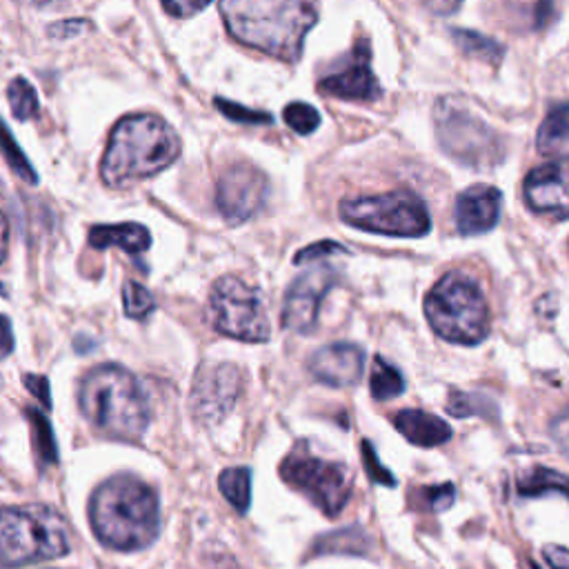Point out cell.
Here are the masks:
<instances>
[{"label":"cell","mask_w":569,"mask_h":569,"mask_svg":"<svg viewBox=\"0 0 569 569\" xmlns=\"http://www.w3.org/2000/svg\"><path fill=\"white\" fill-rule=\"evenodd\" d=\"M267 176L253 164H233L218 178L216 207L229 224L251 218L267 198Z\"/></svg>","instance_id":"7c38bea8"},{"label":"cell","mask_w":569,"mask_h":569,"mask_svg":"<svg viewBox=\"0 0 569 569\" xmlns=\"http://www.w3.org/2000/svg\"><path fill=\"white\" fill-rule=\"evenodd\" d=\"M336 280L338 271L329 264H316L302 271L284 293L282 327L296 333H309L318 322L322 298L336 284Z\"/></svg>","instance_id":"8fae6325"},{"label":"cell","mask_w":569,"mask_h":569,"mask_svg":"<svg viewBox=\"0 0 569 569\" xmlns=\"http://www.w3.org/2000/svg\"><path fill=\"white\" fill-rule=\"evenodd\" d=\"M227 31L242 44L282 60H298L318 13L298 0H224L218 4Z\"/></svg>","instance_id":"7a4b0ae2"},{"label":"cell","mask_w":569,"mask_h":569,"mask_svg":"<svg viewBox=\"0 0 569 569\" xmlns=\"http://www.w3.org/2000/svg\"><path fill=\"white\" fill-rule=\"evenodd\" d=\"M209 4L207 2H162V9L171 16H178V18H189L202 9H207Z\"/></svg>","instance_id":"f35d334b"},{"label":"cell","mask_w":569,"mask_h":569,"mask_svg":"<svg viewBox=\"0 0 569 569\" xmlns=\"http://www.w3.org/2000/svg\"><path fill=\"white\" fill-rule=\"evenodd\" d=\"M240 393V371L233 365L220 362L204 371L193 382L191 407L200 420H220L229 413Z\"/></svg>","instance_id":"5bb4252c"},{"label":"cell","mask_w":569,"mask_h":569,"mask_svg":"<svg viewBox=\"0 0 569 569\" xmlns=\"http://www.w3.org/2000/svg\"><path fill=\"white\" fill-rule=\"evenodd\" d=\"M213 104L224 118H229L233 122H242V124H269L271 122V113L260 111V109H249L240 102H231V100H224V98H213Z\"/></svg>","instance_id":"4dcf8cb0"},{"label":"cell","mask_w":569,"mask_h":569,"mask_svg":"<svg viewBox=\"0 0 569 569\" xmlns=\"http://www.w3.org/2000/svg\"><path fill=\"white\" fill-rule=\"evenodd\" d=\"M542 553L551 569H569V549L558 547V545H547L542 549Z\"/></svg>","instance_id":"74e56055"},{"label":"cell","mask_w":569,"mask_h":569,"mask_svg":"<svg viewBox=\"0 0 569 569\" xmlns=\"http://www.w3.org/2000/svg\"><path fill=\"white\" fill-rule=\"evenodd\" d=\"M365 369V351L351 342H331L309 358V371L329 387H351Z\"/></svg>","instance_id":"2e32d148"},{"label":"cell","mask_w":569,"mask_h":569,"mask_svg":"<svg viewBox=\"0 0 569 569\" xmlns=\"http://www.w3.org/2000/svg\"><path fill=\"white\" fill-rule=\"evenodd\" d=\"M282 118L300 136L313 133L318 129V124H320V113L309 102H289L282 109Z\"/></svg>","instance_id":"4316f807"},{"label":"cell","mask_w":569,"mask_h":569,"mask_svg":"<svg viewBox=\"0 0 569 569\" xmlns=\"http://www.w3.org/2000/svg\"><path fill=\"white\" fill-rule=\"evenodd\" d=\"M431 329L456 345H478L489 333V309L478 282L462 273H445L425 298Z\"/></svg>","instance_id":"5b68a950"},{"label":"cell","mask_w":569,"mask_h":569,"mask_svg":"<svg viewBox=\"0 0 569 569\" xmlns=\"http://www.w3.org/2000/svg\"><path fill=\"white\" fill-rule=\"evenodd\" d=\"M209 320L222 336L264 342L269 338V318L258 289L236 276H222L209 293Z\"/></svg>","instance_id":"9c48e42d"},{"label":"cell","mask_w":569,"mask_h":569,"mask_svg":"<svg viewBox=\"0 0 569 569\" xmlns=\"http://www.w3.org/2000/svg\"><path fill=\"white\" fill-rule=\"evenodd\" d=\"M282 480L305 493L322 513L338 516L351 496V473L345 465L322 460L300 442L280 462Z\"/></svg>","instance_id":"30bf717a"},{"label":"cell","mask_w":569,"mask_h":569,"mask_svg":"<svg viewBox=\"0 0 569 569\" xmlns=\"http://www.w3.org/2000/svg\"><path fill=\"white\" fill-rule=\"evenodd\" d=\"M433 120L440 147L458 162L471 167H489L500 162L502 144L498 133L469 107H465L460 98H440L433 109Z\"/></svg>","instance_id":"ba28073f"},{"label":"cell","mask_w":569,"mask_h":569,"mask_svg":"<svg viewBox=\"0 0 569 569\" xmlns=\"http://www.w3.org/2000/svg\"><path fill=\"white\" fill-rule=\"evenodd\" d=\"M567 140H569V102H562L547 111L538 129L536 142H538V151L549 153L556 147L565 144Z\"/></svg>","instance_id":"44dd1931"},{"label":"cell","mask_w":569,"mask_h":569,"mask_svg":"<svg viewBox=\"0 0 569 569\" xmlns=\"http://www.w3.org/2000/svg\"><path fill=\"white\" fill-rule=\"evenodd\" d=\"M362 462H365V469H367V476L373 480V482H380V485H387V487H393L396 485V478L389 469H385L376 456V449L371 447L369 440H362Z\"/></svg>","instance_id":"1f68e13d"},{"label":"cell","mask_w":569,"mask_h":569,"mask_svg":"<svg viewBox=\"0 0 569 569\" xmlns=\"http://www.w3.org/2000/svg\"><path fill=\"white\" fill-rule=\"evenodd\" d=\"M71 549L62 516L44 505L4 507L0 522V558L7 569L53 560Z\"/></svg>","instance_id":"8992f818"},{"label":"cell","mask_w":569,"mask_h":569,"mask_svg":"<svg viewBox=\"0 0 569 569\" xmlns=\"http://www.w3.org/2000/svg\"><path fill=\"white\" fill-rule=\"evenodd\" d=\"M218 487L222 496L240 513L249 509L251 502V471L247 467H229L218 476Z\"/></svg>","instance_id":"603a6c76"},{"label":"cell","mask_w":569,"mask_h":569,"mask_svg":"<svg viewBox=\"0 0 569 569\" xmlns=\"http://www.w3.org/2000/svg\"><path fill=\"white\" fill-rule=\"evenodd\" d=\"M122 307H124V313L129 318L140 320V318H147L153 311L156 302L142 284H138L133 280H127L122 284Z\"/></svg>","instance_id":"83f0119b"},{"label":"cell","mask_w":569,"mask_h":569,"mask_svg":"<svg viewBox=\"0 0 569 569\" xmlns=\"http://www.w3.org/2000/svg\"><path fill=\"white\" fill-rule=\"evenodd\" d=\"M24 385L27 389L31 391V396H36V400L42 402V407H51V396H49V380L44 376H38V373H27L24 378Z\"/></svg>","instance_id":"d590c367"},{"label":"cell","mask_w":569,"mask_h":569,"mask_svg":"<svg viewBox=\"0 0 569 569\" xmlns=\"http://www.w3.org/2000/svg\"><path fill=\"white\" fill-rule=\"evenodd\" d=\"M451 36H453V42L469 56H476L487 62H498L502 58V47L482 33H476L469 29H451Z\"/></svg>","instance_id":"cb8c5ba5"},{"label":"cell","mask_w":569,"mask_h":569,"mask_svg":"<svg viewBox=\"0 0 569 569\" xmlns=\"http://www.w3.org/2000/svg\"><path fill=\"white\" fill-rule=\"evenodd\" d=\"M24 416H27V420L31 425L33 447H36V453L40 456V460L42 462H56L58 460V451H56V438H53L49 420L40 411H36L33 407H24Z\"/></svg>","instance_id":"d4e9b609"},{"label":"cell","mask_w":569,"mask_h":569,"mask_svg":"<svg viewBox=\"0 0 569 569\" xmlns=\"http://www.w3.org/2000/svg\"><path fill=\"white\" fill-rule=\"evenodd\" d=\"M518 493L525 498H536L545 493H560L569 500V476L553 471L549 467H531L518 476Z\"/></svg>","instance_id":"ffe728a7"},{"label":"cell","mask_w":569,"mask_h":569,"mask_svg":"<svg viewBox=\"0 0 569 569\" xmlns=\"http://www.w3.org/2000/svg\"><path fill=\"white\" fill-rule=\"evenodd\" d=\"M338 211L347 224L371 233L418 238L425 236L431 227L425 202L405 189L378 196L347 198L338 204Z\"/></svg>","instance_id":"52a82bcc"},{"label":"cell","mask_w":569,"mask_h":569,"mask_svg":"<svg viewBox=\"0 0 569 569\" xmlns=\"http://www.w3.org/2000/svg\"><path fill=\"white\" fill-rule=\"evenodd\" d=\"M180 153L178 133L153 113L120 118L107 140L100 162L104 184L118 189L167 169Z\"/></svg>","instance_id":"3957f363"},{"label":"cell","mask_w":569,"mask_h":569,"mask_svg":"<svg viewBox=\"0 0 569 569\" xmlns=\"http://www.w3.org/2000/svg\"><path fill=\"white\" fill-rule=\"evenodd\" d=\"M331 253H345V247L333 242V240H320V242H313L305 249H300L296 256H293V262L296 264H309V262H316L318 258L322 256H331Z\"/></svg>","instance_id":"d6a6232c"},{"label":"cell","mask_w":569,"mask_h":569,"mask_svg":"<svg viewBox=\"0 0 569 569\" xmlns=\"http://www.w3.org/2000/svg\"><path fill=\"white\" fill-rule=\"evenodd\" d=\"M87 240L96 249L118 247L127 253H142L151 244L147 227L138 222H118V224H96L89 229Z\"/></svg>","instance_id":"d6986e66"},{"label":"cell","mask_w":569,"mask_h":569,"mask_svg":"<svg viewBox=\"0 0 569 569\" xmlns=\"http://www.w3.org/2000/svg\"><path fill=\"white\" fill-rule=\"evenodd\" d=\"M89 520L104 547L138 551L149 547L160 531L158 496L136 476H113L93 491Z\"/></svg>","instance_id":"6da1fadb"},{"label":"cell","mask_w":569,"mask_h":569,"mask_svg":"<svg viewBox=\"0 0 569 569\" xmlns=\"http://www.w3.org/2000/svg\"><path fill=\"white\" fill-rule=\"evenodd\" d=\"M396 429L416 447H438L451 438V427L422 409H402L393 416Z\"/></svg>","instance_id":"ac0fdd59"},{"label":"cell","mask_w":569,"mask_h":569,"mask_svg":"<svg viewBox=\"0 0 569 569\" xmlns=\"http://www.w3.org/2000/svg\"><path fill=\"white\" fill-rule=\"evenodd\" d=\"M7 100H9V107H11V113L18 120H29L38 113L36 89L20 76L11 78V82L7 84Z\"/></svg>","instance_id":"484cf974"},{"label":"cell","mask_w":569,"mask_h":569,"mask_svg":"<svg viewBox=\"0 0 569 569\" xmlns=\"http://www.w3.org/2000/svg\"><path fill=\"white\" fill-rule=\"evenodd\" d=\"M489 409H493V405L480 396V393H467V391H451L449 400H447V411L451 416L465 418V416H476V413H489Z\"/></svg>","instance_id":"f546056e"},{"label":"cell","mask_w":569,"mask_h":569,"mask_svg":"<svg viewBox=\"0 0 569 569\" xmlns=\"http://www.w3.org/2000/svg\"><path fill=\"white\" fill-rule=\"evenodd\" d=\"M369 389H371L373 400H389L405 391V378L398 367L387 362L382 356H376L373 367H371Z\"/></svg>","instance_id":"7402d4cb"},{"label":"cell","mask_w":569,"mask_h":569,"mask_svg":"<svg viewBox=\"0 0 569 569\" xmlns=\"http://www.w3.org/2000/svg\"><path fill=\"white\" fill-rule=\"evenodd\" d=\"M318 89L340 100H378L382 91L378 78L369 69V42L360 40L351 51V62L331 76H325L318 82Z\"/></svg>","instance_id":"9a60e30c"},{"label":"cell","mask_w":569,"mask_h":569,"mask_svg":"<svg viewBox=\"0 0 569 569\" xmlns=\"http://www.w3.org/2000/svg\"><path fill=\"white\" fill-rule=\"evenodd\" d=\"M525 200L538 213L569 218V156L533 167L525 178Z\"/></svg>","instance_id":"4fadbf2b"},{"label":"cell","mask_w":569,"mask_h":569,"mask_svg":"<svg viewBox=\"0 0 569 569\" xmlns=\"http://www.w3.org/2000/svg\"><path fill=\"white\" fill-rule=\"evenodd\" d=\"M2 336H4L2 356H9V353H11V347H13V338H11V322H9L7 316H2Z\"/></svg>","instance_id":"ab89813d"},{"label":"cell","mask_w":569,"mask_h":569,"mask_svg":"<svg viewBox=\"0 0 569 569\" xmlns=\"http://www.w3.org/2000/svg\"><path fill=\"white\" fill-rule=\"evenodd\" d=\"M551 436L560 445V449L569 456V409L553 418L551 422Z\"/></svg>","instance_id":"8d00e7d4"},{"label":"cell","mask_w":569,"mask_h":569,"mask_svg":"<svg viewBox=\"0 0 569 569\" xmlns=\"http://www.w3.org/2000/svg\"><path fill=\"white\" fill-rule=\"evenodd\" d=\"M422 498H425V505L433 511H442L447 509L453 498H456V489L451 482H445V485H433V487H425L422 489Z\"/></svg>","instance_id":"836d02e7"},{"label":"cell","mask_w":569,"mask_h":569,"mask_svg":"<svg viewBox=\"0 0 569 569\" xmlns=\"http://www.w3.org/2000/svg\"><path fill=\"white\" fill-rule=\"evenodd\" d=\"M2 153H4L7 164L11 167V171H13L18 178H22V180H24V182H29V184H36V182H38V173H36V169L29 164L27 156L22 153V149L18 147V142L13 140V136H11L9 127H4Z\"/></svg>","instance_id":"f1b7e54d"},{"label":"cell","mask_w":569,"mask_h":569,"mask_svg":"<svg viewBox=\"0 0 569 569\" xmlns=\"http://www.w3.org/2000/svg\"><path fill=\"white\" fill-rule=\"evenodd\" d=\"M91 29V22L84 20V18H67V20H60V22H53L47 33L51 38H58V40H64V38H71V36H80L82 31Z\"/></svg>","instance_id":"e575fe53"},{"label":"cell","mask_w":569,"mask_h":569,"mask_svg":"<svg viewBox=\"0 0 569 569\" xmlns=\"http://www.w3.org/2000/svg\"><path fill=\"white\" fill-rule=\"evenodd\" d=\"M500 204H502V196L496 187L471 184L456 200L453 220L458 231L465 236L489 231L498 222Z\"/></svg>","instance_id":"e0dca14e"},{"label":"cell","mask_w":569,"mask_h":569,"mask_svg":"<svg viewBox=\"0 0 569 569\" xmlns=\"http://www.w3.org/2000/svg\"><path fill=\"white\" fill-rule=\"evenodd\" d=\"M78 405L93 429L116 440L136 442L149 425V405L140 382L116 362L96 365L82 376Z\"/></svg>","instance_id":"277c9868"}]
</instances>
